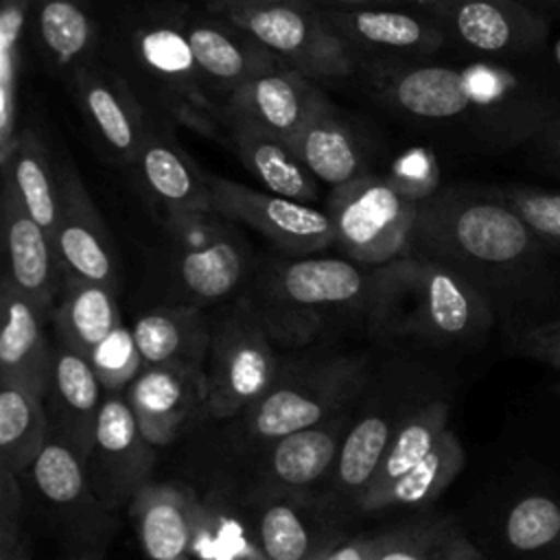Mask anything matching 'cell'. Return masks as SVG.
Returning <instances> with one entry per match:
<instances>
[{
  "label": "cell",
  "instance_id": "obj_11",
  "mask_svg": "<svg viewBox=\"0 0 560 560\" xmlns=\"http://www.w3.org/2000/svg\"><path fill=\"white\" fill-rule=\"evenodd\" d=\"M155 446L142 435L138 420L122 394H107L98 413L85 470L96 499L107 510L129 505L133 494L149 483Z\"/></svg>",
  "mask_w": 560,
  "mask_h": 560
},
{
  "label": "cell",
  "instance_id": "obj_46",
  "mask_svg": "<svg viewBox=\"0 0 560 560\" xmlns=\"http://www.w3.org/2000/svg\"><path fill=\"white\" fill-rule=\"evenodd\" d=\"M512 348L514 352H521L525 348H534V346H556L560 343V313L542 324L523 328L514 335H510Z\"/></svg>",
  "mask_w": 560,
  "mask_h": 560
},
{
  "label": "cell",
  "instance_id": "obj_35",
  "mask_svg": "<svg viewBox=\"0 0 560 560\" xmlns=\"http://www.w3.org/2000/svg\"><path fill=\"white\" fill-rule=\"evenodd\" d=\"M140 63L173 94L184 96L190 105L208 107L201 90L203 72L192 55L186 28L151 26L136 35Z\"/></svg>",
  "mask_w": 560,
  "mask_h": 560
},
{
  "label": "cell",
  "instance_id": "obj_13",
  "mask_svg": "<svg viewBox=\"0 0 560 560\" xmlns=\"http://www.w3.org/2000/svg\"><path fill=\"white\" fill-rule=\"evenodd\" d=\"M57 184L59 223L52 238L63 271L116 289L118 269L114 245L81 177L72 166H63Z\"/></svg>",
  "mask_w": 560,
  "mask_h": 560
},
{
  "label": "cell",
  "instance_id": "obj_5",
  "mask_svg": "<svg viewBox=\"0 0 560 560\" xmlns=\"http://www.w3.org/2000/svg\"><path fill=\"white\" fill-rule=\"evenodd\" d=\"M422 201L392 179L361 175L332 188L326 214L332 221L335 245L354 262L387 265L411 243Z\"/></svg>",
  "mask_w": 560,
  "mask_h": 560
},
{
  "label": "cell",
  "instance_id": "obj_45",
  "mask_svg": "<svg viewBox=\"0 0 560 560\" xmlns=\"http://www.w3.org/2000/svg\"><path fill=\"white\" fill-rule=\"evenodd\" d=\"M0 560H31V549L20 529V514L0 516Z\"/></svg>",
  "mask_w": 560,
  "mask_h": 560
},
{
  "label": "cell",
  "instance_id": "obj_20",
  "mask_svg": "<svg viewBox=\"0 0 560 560\" xmlns=\"http://www.w3.org/2000/svg\"><path fill=\"white\" fill-rule=\"evenodd\" d=\"M133 339L144 368L188 365L206 368L212 324L201 306L166 304L142 313L133 328Z\"/></svg>",
  "mask_w": 560,
  "mask_h": 560
},
{
  "label": "cell",
  "instance_id": "obj_52",
  "mask_svg": "<svg viewBox=\"0 0 560 560\" xmlns=\"http://www.w3.org/2000/svg\"><path fill=\"white\" fill-rule=\"evenodd\" d=\"M413 2H422V4H433V7H444V4H448V2H453V0H413Z\"/></svg>",
  "mask_w": 560,
  "mask_h": 560
},
{
  "label": "cell",
  "instance_id": "obj_34",
  "mask_svg": "<svg viewBox=\"0 0 560 560\" xmlns=\"http://www.w3.org/2000/svg\"><path fill=\"white\" fill-rule=\"evenodd\" d=\"M256 540L267 560H319L335 545L324 540L306 508L287 497H273L260 505Z\"/></svg>",
  "mask_w": 560,
  "mask_h": 560
},
{
  "label": "cell",
  "instance_id": "obj_39",
  "mask_svg": "<svg viewBox=\"0 0 560 560\" xmlns=\"http://www.w3.org/2000/svg\"><path fill=\"white\" fill-rule=\"evenodd\" d=\"M35 0H2L0 4V166L11 160L18 140V79L22 35Z\"/></svg>",
  "mask_w": 560,
  "mask_h": 560
},
{
  "label": "cell",
  "instance_id": "obj_16",
  "mask_svg": "<svg viewBox=\"0 0 560 560\" xmlns=\"http://www.w3.org/2000/svg\"><path fill=\"white\" fill-rule=\"evenodd\" d=\"M324 98L304 74L276 68L234 88L228 114L230 120L254 125L289 144Z\"/></svg>",
  "mask_w": 560,
  "mask_h": 560
},
{
  "label": "cell",
  "instance_id": "obj_21",
  "mask_svg": "<svg viewBox=\"0 0 560 560\" xmlns=\"http://www.w3.org/2000/svg\"><path fill=\"white\" fill-rule=\"evenodd\" d=\"M138 542L149 560H182L197 534L192 499L171 483H144L129 501Z\"/></svg>",
  "mask_w": 560,
  "mask_h": 560
},
{
  "label": "cell",
  "instance_id": "obj_29",
  "mask_svg": "<svg viewBox=\"0 0 560 560\" xmlns=\"http://www.w3.org/2000/svg\"><path fill=\"white\" fill-rule=\"evenodd\" d=\"M138 164L149 190L166 208V214L212 210L210 182L201 179L190 162L158 133L149 131L138 153Z\"/></svg>",
  "mask_w": 560,
  "mask_h": 560
},
{
  "label": "cell",
  "instance_id": "obj_28",
  "mask_svg": "<svg viewBox=\"0 0 560 560\" xmlns=\"http://www.w3.org/2000/svg\"><path fill=\"white\" fill-rule=\"evenodd\" d=\"M394 101L411 116L427 120H466L472 109L468 68L416 66L392 81Z\"/></svg>",
  "mask_w": 560,
  "mask_h": 560
},
{
  "label": "cell",
  "instance_id": "obj_44",
  "mask_svg": "<svg viewBox=\"0 0 560 560\" xmlns=\"http://www.w3.org/2000/svg\"><path fill=\"white\" fill-rule=\"evenodd\" d=\"M383 532L352 536L343 542H335L319 560H376Z\"/></svg>",
  "mask_w": 560,
  "mask_h": 560
},
{
  "label": "cell",
  "instance_id": "obj_27",
  "mask_svg": "<svg viewBox=\"0 0 560 560\" xmlns=\"http://www.w3.org/2000/svg\"><path fill=\"white\" fill-rule=\"evenodd\" d=\"M501 540L514 560H560V492L521 490L503 510Z\"/></svg>",
  "mask_w": 560,
  "mask_h": 560
},
{
  "label": "cell",
  "instance_id": "obj_24",
  "mask_svg": "<svg viewBox=\"0 0 560 560\" xmlns=\"http://www.w3.org/2000/svg\"><path fill=\"white\" fill-rule=\"evenodd\" d=\"M289 147L315 179L332 188L365 175L361 147L354 133L326 98L315 107Z\"/></svg>",
  "mask_w": 560,
  "mask_h": 560
},
{
  "label": "cell",
  "instance_id": "obj_14",
  "mask_svg": "<svg viewBox=\"0 0 560 560\" xmlns=\"http://www.w3.org/2000/svg\"><path fill=\"white\" fill-rule=\"evenodd\" d=\"M125 396L142 435L153 446H164L199 409H206V368H142Z\"/></svg>",
  "mask_w": 560,
  "mask_h": 560
},
{
  "label": "cell",
  "instance_id": "obj_22",
  "mask_svg": "<svg viewBox=\"0 0 560 560\" xmlns=\"http://www.w3.org/2000/svg\"><path fill=\"white\" fill-rule=\"evenodd\" d=\"M322 15L350 50L359 46L394 52H431L444 42V31L438 24L385 7L350 11L322 9Z\"/></svg>",
  "mask_w": 560,
  "mask_h": 560
},
{
  "label": "cell",
  "instance_id": "obj_43",
  "mask_svg": "<svg viewBox=\"0 0 560 560\" xmlns=\"http://www.w3.org/2000/svg\"><path fill=\"white\" fill-rule=\"evenodd\" d=\"M534 164L560 182V112L525 144Z\"/></svg>",
  "mask_w": 560,
  "mask_h": 560
},
{
  "label": "cell",
  "instance_id": "obj_2",
  "mask_svg": "<svg viewBox=\"0 0 560 560\" xmlns=\"http://www.w3.org/2000/svg\"><path fill=\"white\" fill-rule=\"evenodd\" d=\"M370 319L385 332L433 346H475L499 322L488 295L464 271L416 254L374 271Z\"/></svg>",
  "mask_w": 560,
  "mask_h": 560
},
{
  "label": "cell",
  "instance_id": "obj_12",
  "mask_svg": "<svg viewBox=\"0 0 560 560\" xmlns=\"http://www.w3.org/2000/svg\"><path fill=\"white\" fill-rule=\"evenodd\" d=\"M212 210L230 221L245 223L291 256H313L335 243L332 221L324 210L267 190L212 177Z\"/></svg>",
  "mask_w": 560,
  "mask_h": 560
},
{
  "label": "cell",
  "instance_id": "obj_51",
  "mask_svg": "<svg viewBox=\"0 0 560 560\" xmlns=\"http://www.w3.org/2000/svg\"><path fill=\"white\" fill-rule=\"evenodd\" d=\"M63 560H105V547L72 551V553H70L68 558H63Z\"/></svg>",
  "mask_w": 560,
  "mask_h": 560
},
{
  "label": "cell",
  "instance_id": "obj_50",
  "mask_svg": "<svg viewBox=\"0 0 560 560\" xmlns=\"http://www.w3.org/2000/svg\"><path fill=\"white\" fill-rule=\"evenodd\" d=\"M527 4L536 7L540 13H545L551 22L560 18V0H525Z\"/></svg>",
  "mask_w": 560,
  "mask_h": 560
},
{
  "label": "cell",
  "instance_id": "obj_32",
  "mask_svg": "<svg viewBox=\"0 0 560 560\" xmlns=\"http://www.w3.org/2000/svg\"><path fill=\"white\" fill-rule=\"evenodd\" d=\"M466 462L464 446L455 431L446 429L435 446L400 479H396L381 494L363 501L359 508L365 512L392 508H422L435 501L462 472Z\"/></svg>",
  "mask_w": 560,
  "mask_h": 560
},
{
  "label": "cell",
  "instance_id": "obj_26",
  "mask_svg": "<svg viewBox=\"0 0 560 560\" xmlns=\"http://www.w3.org/2000/svg\"><path fill=\"white\" fill-rule=\"evenodd\" d=\"M232 142L243 166L267 192L300 203H311L317 197L315 177L284 140L243 120H232Z\"/></svg>",
  "mask_w": 560,
  "mask_h": 560
},
{
  "label": "cell",
  "instance_id": "obj_19",
  "mask_svg": "<svg viewBox=\"0 0 560 560\" xmlns=\"http://www.w3.org/2000/svg\"><path fill=\"white\" fill-rule=\"evenodd\" d=\"M348 429V420L339 413L326 422L269 442L260 475L280 492L298 494L311 488L335 468Z\"/></svg>",
  "mask_w": 560,
  "mask_h": 560
},
{
  "label": "cell",
  "instance_id": "obj_30",
  "mask_svg": "<svg viewBox=\"0 0 560 560\" xmlns=\"http://www.w3.org/2000/svg\"><path fill=\"white\" fill-rule=\"evenodd\" d=\"M50 433L46 402L35 392L0 381V466L15 475L35 466Z\"/></svg>",
  "mask_w": 560,
  "mask_h": 560
},
{
  "label": "cell",
  "instance_id": "obj_18",
  "mask_svg": "<svg viewBox=\"0 0 560 560\" xmlns=\"http://www.w3.org/2000/svg\"><path fill=\"white\" fill-rule=\"evenodd\" d=\"M50 317L9 278L2 280L0 381L46 396L52 365V343L46 337Z\"/></svg>",
  "mask_w": 560,
  "mask_h": 560
},
{
  "label": "cell",
  "instance_id": "obj_10",
  "mask_svg": "<svg viewBox=\"0 0 560 560\" xmlns=\"http://www.w3.org/2000/svg\"><path fill=\"white\" fill-rule=\"evenodd\" d=\"M31 475L52 518L70 536L72 551L107 547V538L116 529L114 512L96 499L88 479L85 459L66 440L48 433Z\"/></svg>",
  "mask_w": 560,
  "mask_h": 560
},
{
  "label": "cell",
  "instance_id": "obj_4",
  "mask_svg": "<svg viewBox=\"0 0 560 560\" xmlns=\"http://www.w3.org/2000/svg\"><path fill=\"white\" fill-rule=\"evenodd\" d=\"M368 381L365 357L335 354L280 368L271 387L245 409L243 427L258 442H273L341 413Z\"/></svg>",
  "mask_w": 560,
  "mask_h": 560
},
{
  "label": "cell",
  "instance_id": "obj_1",
  "mask_svg": "<svg viewBox=\"0 0 560 560\" xmlns=\"http://www.w3.org/2000/svg\"><path fill=\"white\" fill-rule=\"evenodd\" d=\"M411 245L422 247L420 256L464 271L510 335L558 315V256L497 192H448L422 201Z\"/></svg>",
  "mask_w": 560,
  "mask_h": 560
},
{
  "label": "cell",
  "instance_id": "obj_17",
  "mask_svg": "<svg viewBox=\"0 0 560 560\" xmlns=\"http://www.w3.org/2000/svg\"><path fill=\"white\" fill-rule=\"evenodd\" d=\"M103 398V385L90 359L63 343L52 346L50 381L44 396L50 433L66 440L83 459L94 442Z\"/></svg>",
  "mask_w": 560,
  "mask_h": 560
},
{
  "label": "cell",
  "instance_id": "obj_9",
  "mask_svg": "<svg viewBox=\"0 0 560 560\" xmlns=\"http://www.w3.org/2000/svg\"><path fill=\"white\" fill-rule=\"evenodd\" d=\"M438 9L442 26L490 61L527 63L547 50L551 20L525 0H453Z\"/></svg>",
  "mask_w": 560,
  "mask_h": 560
},
{
  "label": "cell",
  "instance_id": "obj_33",
  "mask_svg": "<svg viewBox=\"0 0 560 560\" xmlns=\"http://www.w3.org/2000/svg\"><path fill=\"white\" fill-rule=\"evenodd\" d=\"M448 402L435 398L413 409L398 422V429L383 455V462L365 492L357 499V505L381 494L396 479L409 472L435 446L440 435L448 429Z\"/></svg>",
  "mask_w": 560,
  "mask_h": 560
},
{
  "label": "cell",
  "instance_id": "obj_38",
  "mask_svg": "<svg viewBox=\"0 0 560 560\" xmlns=\"http://www.w3.org/2000/svg\"><path fill=\"white\" fill-rule=\"evenodd\" d=\"M2 177L11 182L31 219L55 234L59 223V184L33 131L18 136L11 160L2 168Z\"/></svg>",
  "mask_w": 560,
  "mask_h": 560
},
{
  "label": "cell",
  "instance_id": "obj_49",
  "mask_svg": "<svg viewBox=\"0 0 560 560\" xmlns=\"http://www.w3.org/2000/svg\"><path fill=\"white\" fill-rule=\"evenodd\" d=\"M311 2H317V4H322L326 9H335V11H350V9H376V7H383L394 0H311Z\"/></svg>",
  "mask_w": 560,
  "mask_h": 560
},
{
  "label": "cell",
  "instance_id": "obj_47",
  "mask_svg": "<svg viewBox=\"0 0 560 560\" xmlns=\"http://www.w3.org/2000/svg\"><path fill=\"white\" fill-rule=\"evenodd\" d=\"M518 354L523 357H529V359H536L540 363H547L551 368H556L560 372V343L556 346H534V348H525L521 350Z\"/></svg>",
  "mask_w": 560,
  "mask_h": 560
},
{
  "label": "cell",
  "instance_id": "obj_40",
  "mask_svg": "<svg viewBox=\"0 0 560 560\" xmlns=\"http://www.w3.org/2000/svg\"><path fill=\"white\" fill-rule=\"evenodd\" d=\"M35 28L44 50L68 66L94 44V22L79 0H37Z\"/></svg>",
  "mask_w": 560,
  "mask_h": 560
},
{
  "label": "cell",
  "instance_id": "obj_42",
  "mask_svg": "<svg viewBox=\"0 0 560 560\" xmlns=\"http://www.w3.org/2000/svg\"><path fill=\"white\" fill-rule=\"evenodd\" d=\"M88 359L107 394H122L144 368L133 332L122 324Z\"/></svg>",
  "mask_w": 560,
  "mask_h": 560
},
{
  "label": "cell",
  "instance_id": "obj_37",
  "mask_svg": "<svg viewBox=\"0 0 560 560\" xmlns=\"http://www.w3.org/2000/svg\"><path fill=\"white\" fill-rule=\"evenodd\" d=\"M376 560H488V556L453 518L440 516L385 529Z\"/></svg>",
  "mask_w": 560,
  "mask_h": 560
},
{
  "label": "cell",
  "instance_id": "obj_31",
  "mask_svg": "<svg viewBox=\"0 0 560 560\" xmlns=\"http://www.w3.org/2000/svg\"><path fill=\"white\" fill-rule=\"evenodd\" d=\"M186 35L203 77L225 83L232 90L258 74L276 70V55L247 33L245 37H236L212 24H190L186 26Z\"/></svg>",
  "mask_w": 560,
  "mask_h": 560
},
{
  "label": "cell",
  "instance_id": "obj_25",
  "mask_svg": "<svg viewBox=\"0 0 560 560\" xmlns=\"http://www.w3.org/2000/svg\"><path fill=\"white\" fill-rule=\"evenodd\" d=\"M52 324L59 343L90 357L122 324L116 289L66 273Z\"/></svg>",
  "mask_w": 560,
  "mask_h": 560
},
{
  "label": "cell",
  "instance_id": "obj_41",
  "mask_svg": "<svg viewBox=\"0 0 560 560\" xmlns=\"http://www.w3.org/2000/svg\"><path fill=\"white\" fill-rule=\"evenodd\" d=\"M540 238V243L560 258V190L512 184L494 190Z\"/></svg>",
  "mask_w": 560,
  "mask_h": 560
},
{
  "label": "cell",
  "instance_id": "obj_8",
  "mask_svg": "<svg viewBox=\"0 0 560 560\" xmlns=\"http://www.w3.org/2000/svg\"><path fill=\"white\" fill-rule=\"evenodd\" d=\"M228 20L306 79H343L352 74L350 46L326 24L311 0H280L230 13Z\"/></svg>",
  "mask_w": 560,
  "mask_h": 560
},
{
  "label": "cell",
  "instance_id": "obj_36",
  "mask_svg": "<svg viewBox=\"0 0 560 560\" xmlns=\"http://www.w3.org/2000/svg\"><path fill=\"white\" fill-rule=\"evenodd\" d=\"M398 422L400 420H396L392 413L370 411L348 429L332 468L335 488L341 497L357 503V499L365 492L383 462Z\"/></svg>",
  "mask_w": 560,
  "mask_h": 560
},
{
  "label": "cell",
  "instance_id": "obj_23",
  "mask_svg": "<svg viewBox=\"0 0 560 560\" xmlns=\"http://www.w3.org/2000/svg\"><path fill=\"white\" fill-rule=\"evenodd\" d=\"M77 85L83 107L105 142L122 158L138 160L149 129L127 83L109 72L81 66Z\"/></svg>",
  "mask_w": 560,
  "mask_h": 560
},
{
  "label": "cell",
  "instance_id": "obj_6",
  "mask_svg": "<svg viewBox=\"0 0 560 560\" xmlns=\"http://www.w3.org/2000/svg\"><path fill=\"white\" fill-rule=\"evenodd\" d=\"M280 363L273 339L243 298L232 302L214 322L206 361V411L228 420L252 407L276 381Z\"/></svg>",
  "mask_w": 560,
  "mask_h": 560
},
{
  "label": "cell",
  "instance_id": "obj_48",
  "mask_svg": "<svg viewBox=\"0 0 560 560\" xmlns=\"http://www.w3.org/2000/svg\"><path fill=\"white\" fill-rule=\"evenodd\" d=\"M280 0H208V4L217 11H223L225 15L236 13V11H245V9H256V7H267Z\"/></svg>",
  "mask_w": 560,
  "mask_h": 560
},
{
  "label": "cell",
  "instance_id": "obj_3",
  "mask_svg": "<svg viewBox=\"0 0 560 560\" xmlns=\"http://www.w3.org/2000/svg\"><path fill=\"white\" fill-rule=\"evenodd\" d=\"M374 271L339 256L273 260L247 300L278 343H308L326 324L357 311L370 313Z\"/></svg>",
  "mask_w": 560,
  "mask_h": 560
},
{
  "label": "cell",
  "instance_id": "obj_15",
  "mask_svg": "<svg viewBox=\"0 0 560 560\" xmlns=\"http://www.w3.org/2000/svg\"><path fill=\"white\" fill-rule=\"evenodd\" d=\"M2 225L9 260L7 278L52 319L66 271L52 234L31 219L7 179L2 190Z\"/></svg>",
  "mask_w": 560,
  "mask_h": 560
},
{
  "label": "cell",
  "instance_id": "obj_7",
  "mask_svg": "<svg viewBox=\"0 0 560 560\" xmlns=\"http://www.w3.org/2000/svg\"><path fill=\"white\" fill-rule=\"evenodd\" d=\"M234 221L217 210L166 214L173 273L190 304L232 295L252 271V254Z\"/></svg>",
  "mask_w": 560,
  "mask_h": 560
}]
</instances>
